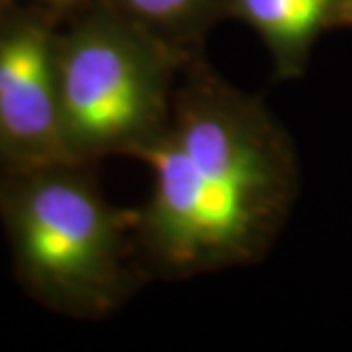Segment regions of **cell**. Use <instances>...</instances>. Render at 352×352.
<instances>
[{
    "label": "cell",
    "mask_w": 352,
    "mask_h": 352,
    "mask_svg": "<svg viewBox=\"0 0 352 352\" xmlns=\"http://www.w3.org/2000/svg\"><path fill=\"white\" fill-rule=\"evenodd\" d=\"M151 168L135 210L145 270L188 278L261 261L298 192L284 127L263 102L192 55L163 135L138 157Z\"/></svg>",
    "instance_id": "obj_1"
},
{
    "label": "cell",
    "mask_w": 352,
    "mask_h": 352,
    "mask_svg": "<svg viewBox=\"0 0 352 352\" xmlns=\"http://www.w3.org/2000/svg\"><path fill=\"white\" fill-rule=\"evenodd\" d=\"M92 166L67 161L0 175V219L30 296L53 311L96 319L126 302L145 266L135 210L116 208Z\"/></svg>",
    "instance_id": "obj_2"
},
{
    "label": "cell",
    "mask_w": 352,
    "mask_h": 352,
    "mask_svg": "<svg viewBox=\"0 0 352 352\" xmlns=\"http://www.w3.org/2000/svg\"><path fill=\"white\" fill-rule=\"evenodd\" d=\"M192 55L113 4L88 10L59 34V98L73 159H138L168 126Z\"/></svg>",
    "instance_id": "obj_3"
},
{
    "label": "cell",
    "mask_w": 352,
    "mask_h": 352,
    "mask_svg": "<svg viewBox=\"0 0 352 352\" xmlns=\"http://www.w3.org/2000/svg\"><path fill=\"white\" fill-rule=\"evenodd\" d=\"M50 18H0V175L75 161L67 147Z\"/></svg>",
    "instance_id": "obj_4"
},
{
    "label": "cell",
    "mask_w": 352,
    "mask_h": 352,
    "mask_svg": "<svg viewBox=\"0 0 352 352\" xmlns=\"http://www.w3.org/2000/svg\"><path fill=\"white\" fill-rule=\"evenodd\" d=\"M229 12L258 34L280 78H296L315 39L337 18V0H229Z\"/></svg>",
    "instance_id": "obj_5"
},
{
    "label": "cell",
    "mask_w": 352,
    "mask_h": 352,
    "mask_svg": "<svg viewBox=\"0 0 352 352\" xmlns=\"http://www.w3.org/2000/svg\"><path fill=\"white\" fill-rule=\"evenodd\" d=\"M113 6L182 50L196 51L201 34L229 0H113Z\"/></svg>",
    "instance_id": "obj_6"
},
{
    "label": "cell",
    "mask_w": 352,
    "mask_h": 352,
    "mask_svg": "<svg viewBox=\"0 0 352 352\" xmlns=\"http://www.w3.org/2000/svg\"><path fill=\"white\" fill-rule=\"evenodd\" d=\"M53 12H75L87 4V0H39Z\"/></svg>",
    "instance_id": "obj_7"
},
{
    "label": "cell",
    "mask_w": 352,
    "mask_h": 352,
    "mask_svg": "<svg viewBox=\"0 0 352 352\" xmlns=\"http://www.w3.org/2000/svg\"><path fill=\"white\" fill-rule=\"evenodd\" d=\"M337 20L352 24V0H337Z\"/></svg>",
    "instance_id": "obj_8"
},
{
    "label": "cell",
    "mask_w": 352,
    "mask_h": 352,
    "mask_svg": "<svg viewBox=\"0 0 352 352\" xmlns=\"http://www.w3.org/2000/svg\"><path fill=\"white\" fill-rule=\"evenodd\" d=\"M4 4H6V0H0V8H2Z\"/></svg>",
    "instance_id": "obj_9"
}]
</instances>
